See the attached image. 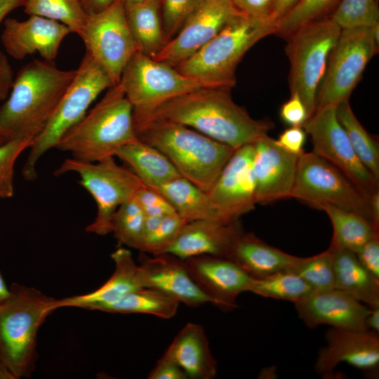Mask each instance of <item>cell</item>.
<instances>
[{
  "label": "cell",
  "mask_w": 379,
  "mask_h": 379,
  "mask_svg": "<svg viewBox=\"0 0 379 379\" xmlns=\"http://www.w3.org/2000/svg\"><path fill=\"white\" fill-rule=\"evenodd\" d=\"M253 151V142L236 149L208 192L227 222L239 221L256 204Z\"/></svg>",
  "instance_id": "16"
},
{
  "label": "cell",
  "mask_w": 379,
  "mask_h": 379,
  "mask_svg": "<svg viewBox=\"0 0 379 379\" xmlns=\"http://www.w3.org/2000/svg\"><path fill=\"white\" fill-rule=\"evenodd\" d=\"M314 291L335 288L333 253L330 247L317 255L301 258L292 270Z\"/></svg>",
  "instance_id": "38"
},
{
  "label": "cell",
  "mask_w": 379,
  "mask_h": 379,
  "mask_svg": "<svg viewBox=\"0 0 379 379\" xmlns=\"http://www.w3.org/2000/svg\"><path fill=\"white\" fill-rule=\"evenodd\" d=\"M371 206L373 222L376 228H379V192L375 193L371 198Z\"/></svg>",
  "instance_id": "54"
},
{
  "label": "cell",
  "mask_w": 379,
  "mask_h": 379,
  "mask_svg": "<svg viewBox=\"0 0 379 379\" xmlns=\"http://www.w3.org/2000/svg\"><path fill=\"white\" fill-rule=\"evenodd\" d=\"M240 13L230 1L206 0L152 58L175 67L199 51Z\"/></svg>",
  "instance_id": "15"
},
{
  "label": "cell",
  "mask_w": 379,
  "mask_h": 379,
  "mask_svg": "<svg viewBox=\"0 0 379 379\" xmlns=\"http://www.w3.org/2000/svg\"><path fill=\"white\" fill-rule=\"evenodd\" d=\"M81 6L89 15L96 13L107 6H108L114 0H78Z\"/></svg>",
  "instance_id": "51"
},
{
  "label": "cell",
  "mask_w": 379,
  "mask_h": 379,
  "mask_svg": "<svg viewBox=\"0 0 379 379\" xmlns=\"http://www.w3.org/2000/svg\"><path fill=\"white\" fill-rule=\"evenodd\" d=\"M118 84L133 107V115L196 90L222 88L213 81L183 74L140 51L126 65Z\"/></svg>",
  "instance_id": "10"
},
{
  "label": "cell",
  "mask_w": 379,
  "mask_h": 379,
  "mask_svg": "<svg viewBox=\"0 0 379 379\" xmlns=\"http://www.w3.org/2000/svg\"><path fill=\"white\" fill-rule=\"evenodd\" d=\"M298 317L310 328L326 324L331 327L368 330L366 319L371 308L336 288L313 291L295 302Z\"/></svg>",
  "instance_id": "21"
},
{
  "label": "cell",
  "mask_w": 379,
  "mask_h": 379,
  "mask_svg": "<svg viewBox=\"0 0 379 379\" xmlns=\"http://www.w3.org/2000/svg\"><path fill=\"white\" fill-rule=\"evenodd\" d=\"M179 304V302L158 290L142 287L131 292L102 312L147 314L162 319H171L175 315Z\"/></svg>",
  "instance_id": "33"
},
{
  "label": "cell",
  "mask_w": 379,
  "mask_h": 379,
  "mask_svg": "<svg viewBox=\"0 0 379 379\" xmlns=\"http://www.w3.org/2000/svg\"><path fill=\"white\" fill-rule=\"evenodd\" d=\"M277 25L243 13L233 18L199 51L175 67L183 74L213 81L231 89L236 68L260 39L275 34Z\"/></svg>",
  "instance_id": "6"
},
{
  "label": "cell",
  "mask_w": 379,
  "mask_h": 379,
  "mask_svg": "<svg viewBox=\"0 0 379 379\" xmlns=\"http://www.w3.org/2000/svg\"><path fill=\"white\" fill-rule=\"evenodd\" d=\"M112 86L107 73L86 52L50 121L29 148L22 168L25 180L36 178L39 160L56 147L62 135L86 115L100 94Z\"/></svg>",
  "instance_id": "7"
},
{
  "label": "cell",
  "mask_w": 379,
  "mask_h": 379,
  "mask_svg": "<svg viewBox=\"0 0 379 379\" xmlns=\"http://www.w3.org/2000/svg\"><path fill=\"white\" fill-rule=\"evenodd\" d=\"M341 29L330 18H320L300 26L286 38L291 94L299 95L308 118L316 109L317 91Z\"/></svg>",
  "instance_id": "8"
},
{
  "label": "cell",
  "mask_w": 379,
  "mask_h": 379,
  "mask_svg": "<svg viewBox=\"0 0 379 379\" xmlns=\"http://www.w3.org/2000/svg\"><path fill=\"white\" fill-rule=\"evenodd\" d=\"M221 1H230V2H232L231 0H221Z\"/></svg>",
  "instance_id": "59"
},
{
  "label": "cell",
  "mask_w": 379,
  "mask_h": 379,
  "mask_svg": "<svg viewBox=\"0 0 379 379\" xmlns=\"http://www.w3.org/2000/svg\"><path fill=\"white\" fill-rule=\"evenodd\" d=\"M140 253L138 265L143 287L158 290L192 307L213 304L190 277L185 260L169 253L149 256Z\"/></svg>",
  "instance_id": "22"
},
{
  "label": "cell",
  "mask_w": 379,
  "mask_h": 379,
  "mask_svg": "<svg viewBox=\"0 0 379 379\" xmlns=\"http://www.w3.org/2000/svg\"><path fill=\"white\" fill-rule=\"evenodd\" d=\"M320 209L327 214L333 228L331 244L356 253L379 234L378 229L357 213L331 206H323Z\"/></svg>",
  "instance_id": "31"
},
{
  "label": "cell",
  "mask_w": 379,
  "mask_h": 379,
  "mask_svg": "<svg viewBox=\"0 0 379 379\" xmlns=\"http://www.w3.org/2000/svg\"><path fill=\"white\" fill-rule=\"evenodd\" d=\"M326 345L320 349L315 371L331 376L341 362L353 366L370 376H376L379 368V335L372 330L355 331L331 327L326 333Z\"/></svg>",
  "instance_id": "17"
},
{
  "label": "cell",
  "mask_w": 379,
  "mask_h": 379,
  "mask_svg": "<svg viewBox=\"0 0 379 379\" xmlns=\"http://www.w3.org/2000/svg\"><path fill=\"white\" fill-rule=\"evenodd\" d=\"M176 212L159 216H145L140 251L152 255L162 253L177 238L185 224Z\"/></svg>",
  "instance_id": "36"
},
{
  "label": "cell",
  "mask_w": 379,
  "mask_h": 379,
  "mask_svg": "<svg viewBox=\"0 0 379 379\" xmlns=\"http://www.w3.org/2000/svg\"><path fill=\"white\" fill-rule=\"evenodd\" d=\"M13 74L6 55L0 51V102L4 101L11 89Z\"/></svg>",
  "instance_id": "49"
},
{
  "label": "cell",
  "mask_w": 379,
  "mask_h": 379,
  "mask_svg": "<svg viewBox=\"0 0 379 379\" xmlns=\"http://www.w3.org/2000/svg\"><path fill=\"white\" fill-rule=\"evenodd\" d=\"M378 50L373 27L342 29L317 91L316 109L348 100Z\"/></svg>",
  "instance_id": "12"
},
{
  "label": "cell",
  "mask_w": 379,
  "mask_h": 379,
  "mask_svg": "<svg viewBox=\"0 0 379 379\" xmlns=\"http://www.w3.org/2000/svg\"><path fill=\"white\" fill-rule=\"evenodd\" d=\"M338 0H300L277 23L275 34L286 38L300 26L322 18Z\"/></svg>",
  "instance_id": "40"
},
{
  "label": "cell",
  "mask_w": 379,
  "mask_h": 379,
  "mask_svg": "<svg viewBox=\"0 0 379 379\" xmlns=\"http://www.w3.org/2000/svg\"><path fill=\"white\" fill-rule=\"evenodd\" d=\"M243 232L239 220L231 223L211 220L186 222L175 240L162 253L182 260L203 255L227 258Z\"/></svg>",
  "instance_id": "23"
},
{
  "label": "cell",
  "mask_w": 379,
  "mask_h": 379,
  "mask_svg": "<svg viewBox=\"0 0 379 379\" xmlns=\"http://www.w3.org/2000/svg\"><path fill=\"white\" fill-rule=\"evenodd\" d=\"M148 0H124L125 5H130V4H138L140 2H143Z\"/></svg>",
  "instance_id": "57"
},
{
  "label": "cell",
  "mask_w": 379,
  "mask_h": 379,
  "mask_svg": "<svg viewBox=\"0 0 379 379\" xmlns=\"http://www.w3.org/2000/svg\"><path fill=\"white\" fill-rule=\"evenodd\" d=\"M306 134L302 126H291L285 129L275 140L282 149L298 156L304 152Z\"/></svg>",
  "instance_id": "46"
},
{
  "label": "cell",
  "mask_w": 379,
  "mask_h": 379,
  "mask_svg": "<svg viewBox=\"0 0 379 379\" xmlns=\"http://www.w3.org/2000/svg\"><path fill=\"white\" fill-rule=\"evenodd\" d=\"M162 194L186 222L199 220L225 223L208 194L182 176L154 189Z\"/></svg>",
  "instance_id": "29"
},
{
  "label": "cell",
  "mask_w": 379,
  "mask_h": 379,
  "mask_svg": "<svg viewBox=\"0 0 379 379\" xmlns=\"http://www.w3.org/2000/svg\"><path fill=\"white\" fill-rule=\"evenodd\" d=\"M291 198L319 209L323 206H331L353 212L375 227L370 198L340 170L312 151L303 152L298 157Z\"/></svg>",
  "instance_id": "11"
},
{
  "label": "cell",
  "mask_w": 379,
  "mask_h": 379,
  "mask_svg": "<svg viewBox=\"0 0 379 379\" xmlns=\"http://www.w3.org/2000/svg\"><path fill=\"white\" fill-rule=\"evenodd\" d=\"M281 119L291 126H302L308 118L306 107L296 93H291L280 109Z\"/></svg>",
  "instance_id": "44"
},
{
  "label": "cell",
  "mask_w": 379,
  "mask_h": 379,
  "mask_svg": "<svg viewBox=\"0 0 379 379\" xmlns=\"http://www.w3.org/2000/svg\"><path fill=\"white\" fill-rule=\"evenodd\" d=\"M166 352L191 379H213L217 374V363L209 347L203 326L188 323L178 333Z\"/></svg>",
  "instance_id": "26"
},
{
  "label": "cell",
  "mask_w": 379,
  "mask_h": 379,
  "mask_svg": "<svg viewBox=\"0 0 379 379\" xmlns=\"http://www.w3.org/2000/svg\"><path fill=\"white\" fill-rule=\"evenodd\" d=\"M355 254L361 264L379 279V234L367 241Z\"/></svg>",
  "instance_id": "47"
},
{
  "label": "cell",
  "mask_w": 379,
  "mask_h": 379,
  "mask_svg": "<svg viewBox=\"0 0 379 379\" xmlns=\"http://www.w3.org/2000/svg\"><path fill=\"white\" fill-rule=\"evenodd\" d=\"M335 288L342 291L370 308L379 307V279L359 261L356 254L331 244Z\"/></svg>",
  "instance_id": "27"
},
{
  "label": "cell",
  "mask_w": 379,
  "mask_h": 379,
  "mask_svg": "<svg viewBox=\"0 0 379 379\" xmlns=\"http://www.w3.org/2000/svg\"><path fill=\"white\" fill-rule=\"evenodd\" d=\"M336 117L362 164L379 180V148L375 138L368 133L354 115L348 100L336 105Z\"/></svg>",
  "instance_id": "32"
},
{
  "label": "cell",
  "mask_w": 379,
  "mask_h": 379,
  "mask_svg": "<svg viewBox=\"0 0 379 379\" xmlns=\"http://www.w3.org/2000/svg\"><path fill=\"white\" fill-rule=\"evenodd\" d=\"M253 147L256 204H267L291 198L298 156L282 149L267 134L259 137Z\"/></svg>",
  "instance_id": "18"
},
{
  "label": "cell",
  "mask_w": 379,
  "mask_h": 379,
  "mask_svg": "<svg viewBox=\"0 0 379 379\" xmlns=\"http://www.w3.org/2000/svg\"><path fill=\"white\" fill-rule=\"evenodd\" d=\"M0 379H18L10 368L0 361Z\"/></svg>",
  "instance_id": "55"
},
{
  "label": "cell",
  "mask_w": 379,
  "mask_h": 379,
  "mask_svg": "<svg viewBox=\"0 0 379 379\" xmlns=\"http://www.w3.org/2000/svg\"><path fill=\"white\" fill-rule=\"evenodd\" d=\"M67 173H77L80 178L79 183L95 200L96 216L86 231L100 236L112 233V219L118 207L135 197L145 185L128 166L118 164L114 157L95 162L69 158L54 174Z\"/></svg>",
  "instance_id": "9"
},
{
  "label": "cell",
  "mask_w": 379,
  "mask_h": 379,
  "mask_svg": "<svg viewBox=\"0 0 379 379\" xmlns=\"http://www.w3.org/2000/svg\"><path fill=\"white\" fill-rule=\"evenodd\" d=\"M138 138L161 152L180 176L207 193L234 149L183 124L154 120L135 128Z\"/></svg>",
  "instance_id": "3"
},
{
  "label": "cell",
  "mask_w": 379,
  "mask_h": 379,
  "mask_svg": "<svg viewBox=\"0 0 379 379\" xmlns=\"http://www.w3.org/2000/svg\"><path fill=\"white\" fill-rule=\"evenodd\" d=\"M299 1L300 0H274L270 20L277 25Z\"/></svg>",
  "instance_id": "50"
},
{
  "label": "cell",
  "mask_w": 379,
  "mask_h": 379,
  "mask_svg": "<svg viewBox=\"0 0 379 379\" xmlns=\"http://www.w3.org/2000/svg\"><path fill=\"white\" fill-rule=\"evenodd\" d=\"M336 106L315 109L302 127L310 135L313 150L345 175L367 197L379 192L378 180L356 154L336 117Z\"/></svg>",
  "instance_id": "14"
},
{
  "label": "cell",
  "mask_w": 379,
  "mask_h": 379,
  "mask_svg": "<svg viewBox=\"0 0 379 379\" xmlns=\"http://www.w3.org/2000/svg\"><path fill=\"white\" fill-rule=\"evenodd\" d=\"M10 286L8 287L0 272V302L6 299L10 294Z\"/></svg>",
  "instance_id": "56"
},
{
  "label": "cell",
  "mask_w": 379,
  "mask_h": 379,
  "mask_svg": "<svg viewBox=\"0 0 379 379\" xmlns=\"http://www.w3.org/2000/svg\"><path fill=\"white\" fill-rule=\"evenodd\" d=\"M22 8L28 15L60 22L78 36L88 18L78 0H25Z\"/></svg>",
  "instance_id": "34"
},
{
  "label": "cell",
  "mask_w": 379,
  "mask_h": 379,
  "mask_svg": "<svg viewBox=\"0 0 379 379\" xmlns=\"http://www.w3.org/2000/svg\"><path fill=\"white\" fill-rule=\"evenodd\" d=\"M314 291L292 270L280 271L260 279H254L250 291L258 295L297 302Z\"/></svg>",
  "instance_id": "35"
},
{
  "label": "cell",
  "mask_w": 379,
  "mask_h": 379,
  "mask_svg": "<svg viewBox=\"0 0 379 379\" xmlns=\"http://www.w3.org/2000/svg\"><path fill=\"white\" fill-rule=\"evenodd\" d=\"M137 138L133 107L117 84L62 135L55 148L70 153L74 159L95 162L114 157Z\"/></svg>",
  "instance_id": "4"
},
{
  "label": "cell",
  "mask_w": 379,
  "mask_h": 379,
  "mask_svg": "<svg viewBox=\"0 0 379 379\" xmlns=\"http://www.w3.org/2000/svg\"><path fill=\"white\" fill-rule=\"evenodd\" d=\"M6 142V140L4 138V137L0 133V144L4 143Z\"/></svg>",
  "instance_id": "58"
},
{
  "label": "cell",
  "mask_w": 379,
  "mask_h": 379,
  "mask_svg": "<svg viewBox=\"0 0 379 379\" xmlns=\"http://www.w3.org/2000/svg\"><path fill=\"white\" fill-rule=\"evenodd\" d=\"M254 279L292 270L301 258L286 253L244 231L234 243L227 258Z\"/></svg>",
  "instance_id": "25"
},
{
  "label": "cell",
  "mask_w": 379,
  "mask_h": 379,
  "mask_svg": "<svg viewBox=\"0 0 379 379\" xmlns=\"http://www.w3.org/2000/svg\"><path fill=\"white\" fill-rule=\"evenodd\" d=\"M135 197L145 216H159L175 212L162 194L146 185L138 191Z\"/></svg>",
  "instance_id": "43"
},
{
  "label": "cell",
  "mask_w": 379,
  "mask_h": 379,
  "mask_svg": "<svg viewBox=\"0 0 379 379\" xmlns=\"http://www.w3.org/2000/svg\"><path fill=\"white\" fill-rule=\"evenodd\" d=\"M145 215L136 197L121 204L112 219V233L119 244L140 250Z\"/></svg>",
  "instance_id": "37"
},
{
  "label": "cell",
  "mask_w": 379,
  "mask_h": 379,
  "mask_svg": "<svg viewBox=\"0 0 379 379\" xmlns=\"http://www.w3.org/2000/svg\"><path fill=\"white\" fill-rule=\"evenodd\" d=\"M74 74L75 69H59L52 62L41 60L23 66L0 106L4 138L34 140L50 121Z\"/></svg>",
  "instance_id": "2"
},
{
  "label": "cell",
  "mask_w": 379,
  "mask_h": 379,
  "mask_svg": "<svg viewBox=\"0 0 379 379\" xmlns=\"http://www.w3.org/2000/svg\"><path fill=\"white\" fill-rule=\"evenodd\" d=\"M149 379H187L181 366L166 352L147 375Z\"/></svg>",
  "instance_id": "45"
},
{
  "label": "cell",
  "mask_w": 379,
  "mask_h": 379,
  "mask_svg": "<svg viewBox=\"0 0 379 379\" xmlns=\"http://www.w3.org/2000/svg\"><path fill=\"white\" fill-rule=\"evenodd\" d=\"M231 1L238 11L244 14L270 20L274 0H231Z\"/></svg>",
  "instance_id": "48"
},
{
  "label": "cell",
  "mask_w": 379,
  "mask_h": 379,
  "mask_svg": "<svg viewBox=\"0 0 379 379\" xmlns=\"http://www.w3.org/2000/svg\"><path fill=\"white\" fill-rule=\"evenodd\" d=\"M115 157L123 161L145 185L152 189L180 176L161 152L138 138L121 147Z\"/></svg>",
  "instance_id": "28"
},
{
  "label": "cell",
  "mask_w": 379,
  "mask_h": 379,
  "mask_svg": "<svg viewBox=\"0 0 379 379\" xmlns=\"http://www.w3.org/2000/svg\"><path fill=\"white\" fill-rule=\"evenodd\" d=\"M206 0H164L163 29L166 43L173 38L186 20Z\"/></svg>",
  "instance_id": "42"
},
{
  "label": "cell",
  "mask_w": 379,
  "mask_h": 379,
  "mask_svg": "<svg viewBox=\"0 0 379 379\" xmlns=\"http://www.w3.org/2000/svg\"><path fill=\"white\" fill-rule=\"evenodd\" d=\"M341 29L371 27L379 23L376 0H341L329 17Z\"/></svg>",
  "instance_id": "39"
},
{
  "label": "cell",
  "mask_w": 379,
  "mask_h": 379,
  "mask_svg": "<svg viewBox=\"0 0 379 379\" xmlns=\"http://www.w3.org/2000/svg\"><path fill=\"white\" fill-rule=\"evenodd\" d=\"M10 291L0 302V361L18 379L30 376L34 370L39 329L59 309V299L16 283Z\"/></svg>",
  "instance_id": "5"
},
{
  "label": "cell",
  "mask_w": 379,
  "mask_h": 379,
  "mask_svg": "<svg viewBox=\"0 0 379 379\" xmlns=\"http://www.w3.org/2000/svg\"><path fill=\"white\" fill-rule=\"evenodd\" d=\"M189 274L213 305L223 311L237 307L236 300L249 292L254 278L230 259L203 255L185 260Z\"/></svg>",
  "instance_id": "19"
},
{
  "label": "cell",
  "mask_w": 379,
  "mask_h": 379,
  "mask_svg": "<svg viewBox=\"0 0 379 379\" xmlns=\"http://www.w3.org/2000/svg\"><path fill=\"white\" fill-rule=\"evenodd\" d=\"M366 326L368 329L379 332V307L371 308L366 319Z\"/></svg>",
  "instance_id": "53"
},
{
  "label": "cell",
  "mask_w": 379,
  "mask_h": 379,
  "mask_svg": "<svg viewBox=\"0 0 379 379\" xmlns=\"http://www.w3.org/2000/svg\"><path fill=\"white\" fill-rule=\"evenodd\" d=\"M71 33L65 25L37 15L24 20L8 18L4 21L1 41L7 54L15 60L38 53L44 60L53 62Z\"/></svg>",
  "instance_id": "20"
},
{
  "label": "cell",
  "mask_w": 379,
  "mask_h": 379,
  "mask_svg": "<svg viewBox=\"0 0 379 379\" xmlns=\"http://www.w3.org/2000/svg\"><path fill=\"white\" fill-rule=\"evenodd\" d=\"M154 120L183 124L234 149L254 142L272 127L270 121L253 119L234 102L230 89L222 88L196 90L133 115L135 130Z\"/></svg>",
  "instance_id": "1"
},
{
  "label": "cell",
  "mask_w": 379,
  "mask_h": 379,
  "mask_svg": "<svg viewBox=\"0 0 379 379\" xmlns=\"http://www.w3.org/2000/svg\"><path fill=\"white\" fill-rule=\"evenodd\" d=\"M114 270L101 286L88 293L59 299L58 307H79L103 311L132 291L142 288L139 265L125 247H119L111 255Z\"/></svg>",
  "instance_id": "24"
},
{
  "label": "cell",
  "mask_w": 379,
  "mask_h": 379,
  "mask_svg": "<svg viewBox=\"0 0 379 379\" xmlns=\"http://www.w3.org/2000/svg\"><path fill=\"white\" fill-rule=\"evenodd\" d=\"M79 36L86 52L105 69L114 85L139 51L127 22L124 0H114L103 10L89 15Z\"/></svg>",
  "instance_id": "13"
},
{
  "label": "cell",
  "mask_w": 379,
  "mask_h": 379,
  "mask_svg": "<svg viewBox=\"0 0 379 379\" xmlns=\"http://www.w3.org/2000/svg\"><path fill=\"white\" fill-rule=\"evenodd\" d=\"M24 2L25 0H0V25L11 12L22 7Z\"/></svg>",
  "instance_id": "52"
},
{
  "label": "cell",
  "mask_w": 379,
  "mask_h": 379,
  "mask_svg": "<svg viewBox=\"0 0 379 379\" xmlns=\"http://www.w3.org/2000/svg\"><path fill=\"white\" fill-rule=\"evenodd\" d=\"M34 140L14 138L0 144V199L12 197L14 194V168L19 156L29 149Z\"/></svg>",
  "instance_id": "41"
},
{
  "label": "cell",
  "mask_w": 379,
  "mask_h": 379,
  "mask_svg": "<svg viewBox=\"0 0 379 379\" xmlns=\"http://www.w3.org/2000/svg\"><path fill=\"white\" fill-rule=\"evenodd\" d=\"M159 4V0H148L125 5L127 22L139 51L152 58L166 44Z\"/></svg>",
  "instance_id": "30"
}]
</instances>
